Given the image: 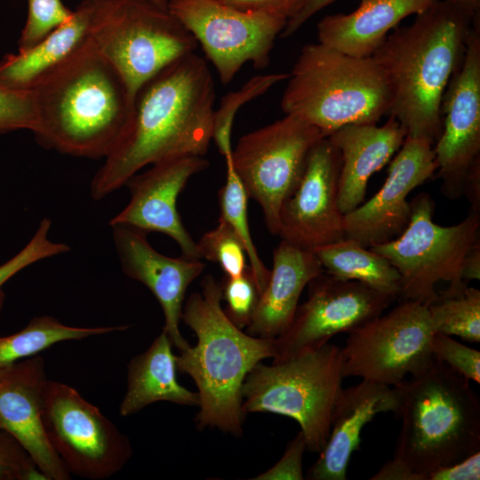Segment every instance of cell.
<instances>
[{
	"instance_id": "obj_1",
	"label": "cell",
	"mask_w": 480,
	"mask_h": 480,
	"mask_svg": "<svg viewBox=\"0 0 480 480\" xmlns=\"http://www.w3.org/2000/svg\"><path fill=\"white\" fill-rule=\"evenodd\" d=\"M215 84L195 52L169 64L136 92L126 129L91 181L100 200L147 165L187 156H204L212 140Z\"/></svg>"
},
{
	"instance_id": "obj_2",
	"label": "cell",
	"mask_w": 480,
	"mask_h": 480,
	"mask_svg": "<svg viewBox=\"0 0 480 480\" xmlns=\"http://www.w3.org/2000/svg\"><path fill=\"white\" fill-rule=\"evenodd\" d=\"M446 0H436L408 26L396 28L372 55L389 88L388 113L407 137L433 144L442 132V101L460 65L475 19Z\"/></svg>"
},
{
	"instance_id": "obj_3",
	"label": "cell",
	"mask_w": 480,
	"mask_h": 480,
	"mask_svg": "<svg viewBox=\"0 0 480 480\" xmlns=\"http://www.w3.org/2000/svg\"><path fill=\"white\" fill-rule=\"evenodd\" d=\"M32 91L38 142L79 157L106 158L123 136L133 104L121 75L91 38Z\"/></svg>"
},
{
	"instance_id": "obj_4",
	"label": "cell",
	"mask_w": 480,
	"mask_h": 480,
	"mask_svg": "<svg viewBox=\"0 0 480 480\" xmlns=\"http://www.w3.org/2000/svg\"><path fill=\"white\" fill-rule=\"evenodd\" d=\"M221 285L207 275L201 291L183 304L181 320L196 334V344L175 356L177 370L197 388L198 429L215 428L240 437L245 413L242 387L259 363L275 355V339L254 337L235 325L221 306Z\"/></svg>"
},
{
	"instance_id": "obj_5",
	"label": "cell",
	"mask_w": 480,
	"mask_h": 480,
	"mask_svg": "<svg viewBox=\"0 0 480 480\" xmlns=\"http://www.w3.org/2000/svg\"><path fill=\"white\" fill-rule=\"evenodd\" d=\"M469 381L434 359L393 386L402 420L393 459L417 480L480 451V400Z\"/></svg>"
},
{
	"instance_id": "obj_6",
	"label": "cell",
	"mask_w": 480,
	"mask_h": 480,
	"mask_svg": "<svg viewBox=\"0 0 480 480\" xmlns=\"http://www.w3.org/2000/svg\"><path fill=\"white\" fill-rule=\"evenodd\" d=\"M281 108L326 137L348 124H377L389 111L387 78L370 57L320 43L302 48L286 79Z\"/></svg>"
},
{
	"instance_id": "obj_7",
	"label": "cell",
	"mask_w": 480,
	"mask_h": 480,
	"mask_svg": "<svg viewBox=\"0 0 480 480\" xmlns=\"http://www.w3.org/2000/svg\"><path fill=\"white\" fill-rule=\"evenodd\" d=\"M341 361V348L327 342L283 362L257 364L242 387L244 412H272L293 419L307 450L320 452L342 389Z\"/></svg>"
},
{
	"instance_id": "obj_8",
	"label": "cell",
	"mask_w": 480,
	"mask_h": 480,
	"mask_svg": "<svg viewBox=\"0 0 480 480\" xmlns=\"http://www.w3.org/2000/svg\"><path fill=\"white\" fill-rule=\"evenodd\" d=\"M90 38L118 71L134 100L138 90L197 42L168 10L149 0H89Z\"/></svg>"
},
{
	"instance_id": "obj_9",
	"label": "cell",
	"mask_w": 480,
	"mask_h": 480,
	"mask_svg": "<svg viewBox=\"0 0 480 480\" xmlns=\"http://www.w3.org/2000/svg\"><path fill=\"white\" fill-rule=\"evenodd\" d=\"M410 204L411 219L404 231L370 249L398 271V299L428 306L437 298L435 286L439 281L450 283L442 292L449 295L468 286L461 273L468 252L480 239V212L470 209L460 223L443 227L433 221L435 202L428 193L418 194Z\"/></svg>"
},
{
	"instance_id": "obj_10",
	"label": "cell",
	"mask_w": 480,
	"mask_h": 480,
	"mask_svg": "<svg viewBox=\"0 0 480 480\" xmlns=\"http://www.w3.org/2000/svg\"><path fill=\"white\" fill-rule=\"evenodd\" d=\"M324 137L316 127L285 115L244 134L233 148V167L272 235L278 233L280 209L298 186L310 151Z\"/></svg>"
},
{
	"instance_id": "obj_11",
	"label": "cell",
	"mask_w": 480,
	"mask_h": 480,
	"mask_svg": "<svg viewBox=\"0 0 480 480\" xmlns=\"http://www.w3.org/2000/svg\"><path fill=\"white\" fill-rule=\"evenodd\" d=\"M434 334L428 306L401 300L388 314L348 332L341 348L342 376L395 386L419 375L434 362Z\"/></svg>"
},
{
	"instance_id": "obj_12",
	"label": "cell",
	"mask_w": 480,
	"mask_h": 480,
	"mask_svg": "<svg viewBox=\"0 0 480 480\" xmlns=\"http://www.w3.org/2000/svg\"><path fill=\"white\" fill-rule=\"evenodd\" d=\"M43 421L51 445L70 475L106 479L123 469L132 456L128 436L68 384L48 380Z\"/></svg>"
},
{
	"instance_id": "obj_13",
	"label": "cell",
	"mask_w": 480,
	"mask_h": 480,
	"mask_svg": "<svg viewBox=\"0 0 480 480\" xmlns=\"http://www.w3.org/2000/svg\"><path fill=\"white\" fill-rule=\"evenodd\" d=\"M167 8L201 45L225 85L247 62L256 69L268 65L275 41L287 22L219 0H170Z\"/></svg>"
},
{
	"instance_id": "obj_14",
	"label": "cell",
	"mask_w": 480,
	"mask_h": 480,
	"mask_svg": "<svg viewBox=\"0 0 480 480\" xmlns=\"http://www.w3.org/2000/svg\"><path fill=\"white\" fill-rule=\"evenodd\" d=\"M396 300L360 282L323 271L308 284V300L298 306L286 331L274 340L272 362L321 348L333 335L379 316Z\"/></svg>"
},
{
	"instance_id": "obj_15",
	"label": "cell",
	"mask_w": 480,
	"mask_h": 480,
	"mask_svg": "<svg viewBox=\"0 0 480 480\" xmlns=\"http://www.w3.org/2000/svg\"><path fill=\"white\" fill-rule=\"evenodd\" d=\"M442 132L435 142L436 176L449 199L462 196L466 176L480 161V22L468 35L463 60L452 75L442 101Z\"/></svg>"
},
{
	"instance_id": "obj_16",
	"label": "cell",
	"mask_w": 480,
	"mask_h": 480,
	"mask_svg": "<svg viewBox=\"0 0 480 480\" xmlns=\"http://www.w3.org/2000/svg\"><path fill=\"white\" fill-rule=\"evenodd\" d=\"M341 160L328 137L322 138L308 157L302 177L279 212L277 236L299 248L314 249L345 237L343 214L338 206Z\"/></svg>"
},
{
	"instance_id": "obj_17",
	"label": "cell",
	"mask_w": 480,
	"mask_h": 480,
	"mask_svg": "<svg viewBox=\"0 0 480 480\" xmlns=\"http://www.w3.org/2000/svg\"><path fill=\"white\" fill-rule=\"evenodd\" d=\"M433 143L406 137L392 159L380 189L366 203L344 214L345 237L370 248L400 236L411 219L408 195L432 178L437 164Z\"/></svg>"
},
{
	"instance_id": "obj_18",
	"label": "cell",
	"mask_w": 480,
	"mask_h": 480,
	"mask_svg": "<svg viewBox=\"0 0 480 480\" xmlns=\"http://www.w3.org/2000/svg\"><path fill=\"white\" fill-rule=\"evenodd\" d=\"M208 166L204 156H187L152 164L144 172L134 174L125 184L130 201L109 225L164 234L178 244L183 257L202 259L197 243L178 212L177 199L188 180Z\"/></svg>"
},
{
	"instance_id": "obj_19",
	"label": "cell",
	"mask_w": 480,
	"mask_h": 480,
	"mask_svg": "<svg viewBox=\"0 0 480 480\" xmlns=\"http://www.w3.org/2000/svg\"><path fill=\"white\" fill-rule=\"evenodd\" d=\"M48 379L39 355L0 368V430L11 435L48 480H69L70 473L47 437L43 421Z\"/></svg>"
},
{
	"instance_id": "obj_20",
	"label": "cell",
	"mask_w": 480,
	"mask_h": 480,
	"mask_svg": "<svg viewBox=\"0 0 480 480\" xmlns=\"http://www.w3.org/2000/svg\"><path fill=\"white\" fill-rule=\"evenodd\" d=\"M112 236L124 273L144 284L158 300L164 316V331L179 351L189 347L180 322L188 286L204 271L200 260L171 258L156 251L147 233L126 225H113Z\"/></svg>"
},
{
	"instance_id": "obj_21",
	"label": "cell",
	"mask_w": 480,
	"mask_h": 480,
	"mask_svg": "<svg viewBox=\"0 0 480 480\" xmlns=\"http://www.w3.org/2000/svg\"><path fill=\"white\" fill-rule=\"evenodd\" d=\"M398 404L396 391L385 384L363 380L342 388L332 411L326 444L306 478L346 480L350 457L359 448L364 427L379 413L396 414Z\"/></svg>"
},
{
	"instance_id": "obj_22",
	"label": "cell",
	"mask_w": 480,
	"mask_h": 480,
	"mask_svg": "<svg viewBox=\"0 0 480 480\" xmlns=\"http://www.w3.org/2000/svg\"><path fill=\"white\" fill-rule=\"evenodd\" d=\"M340 155L338 206L344 215L363 204L372 175L400 149L407 133L390 116L385 124H348L327 136Z\"/></svg>"
},
{
	"instance_id": "obj_23",
	"label": "cell",
	"mask_w": 480,
	"mask_h": 480,
	"mask_svg": "<svg viewBox=\"0 0 480 480\" xmlns=\"http://www.w3.org/2000/svg\"><path fill=\"white\" fill-rule=\"evenodd\" d=\"M323 271L313 251L282 240L274 250L268 282L260 295L247 333L264 339L283 334L293 319L302 291Z\"/></svg>"
},
{
	"instance_id": "obj_24",
	"label": "cell",
	"mask_w": 480,
	"mask_h": 480,
	"mask_svg": "<svg viewBox=\"0 0 480 480\" xmlns=\"http://www.w3.org/2000/svg\"><path fill=\"white\" fill-rule=\"evenodd\" d=\"M436 0H360L350 13L326 15L316 25L318 43L356 57H370L404 18Z\"/></svg>"
},
{
	"instance_id": "obj_25",
	"label": "cell",
	"mask_w": 480,
	"mask_h": 480,
	"mask_svg": "<svg viewBox=\"0 0 480 480\" xmlns=\"http://www.w3.org/2000/svg\"><path fill=\"white\" fill-rule=\"evenodd\" d=\"M172 343L163 330L150 346L131 359L127 366V388L119 406L123 417L135 414L151 404L164 401L199 406V396L177 380Z\"/></svg>"
},
{
	"instance_id": "obj_26",
	"label": "cell",
	"mask_w": 480,
	"mask_h": 480,
	"mask_svg": "<svg viewBox=\"0 0 480 480\" xmlns=\"http://www.w3.org/2000/svg\"><path fill=\"white\" fill-rule=\"evenodd\" d=\"M91 5L83 0L72 17L33 47L0 60V85L28 91L90 38Z\"/></svg>"
},
{
	"instance_id": "obj_27",
	"label": "cell",
	"mask_w": 480,
	"mask_h": 480,
	"mask_svg": "<svg viewBox=\"0 0 480 480\" xmlns=\"http://www.w3.org/2000/svg\"><path fill=\"white\" fill-rule=\"evenodd\" d=\"M326 273L399 298L400 275L382 255L344 237L313 250Z\"/></svg>"
},
{
	"instance_id": "obj_28",
	"label": "cell",
	"mask_w": 480,
	"mask_h": 480,
	"mask_svg": "<svg viewBox=\"0 0 480 480\" xmlns=\"http://www.w3.org/2000/svg\"><path fill=\"white\" fill-rule=\"evenodd\" d=\"M128 327H76L64 324L53 316H36L20 331L0 336V368L36 356L59 342L124 331Z\"/></svg>"
},
{
	"instance_id": "obj_29",
	"label": "cell",
	"mask_w": 480,
	"mask_h": 480,
	"mask_svg": "<svg viewBox=\"0 0 480 480\" xmlns=\"http://www.w3.org/2000/svg\"><path fill=\"white\" fill-rule=\"evenodd\" d=\"M435 333L455 335L468 342H480V291L467 286L456 294L440 292L428 305Z\"/></svg>"
},
{
	"instance_id": "obj_30",
	"label": "cell",
	"mask_w": 480,
	"mask_h": 480,
	"mask_svg": "<svg viewBox=\"0 0 480 480\" xmlns=\"http://www.w3.org/2000/svg\"><path fill=\"white\" fill-rule=\"evenodd\" d=\"M226 163V181L218 193L220 209V217L227 220L242 241L250 268L257 287L261 293L269 278L270 270L267 268L258 255L252 242L248 223L247 192L236 174L232 159Z\"/></svg>"
},
{
	"instance_id": "obj_31",
	"label": "cell",
	"mask_w": 480,
	"mask_h": 480,
	"mask_svg": "<svg viewBox=\"0 0 480 480\" xmlns=\"http://www.w3.org/2000/svg\"><path fill=\"white\" fill-rule=\"evenodd\" d=\"M288 73L259 75L249 79L241 88L230 92L214 111L212 140L225 160L232 158L231 133L237 111L245 103L266 93L276 84L288 78Z\"/></svg>"
},
{
	"instance_id": "obj_32",
	"label": "cell",
	"mask_w": 480,
	"mask_h": 480,
	"mask_svg": "<svg viewBox=\"0 0 480 480\" xmlns=\"http://www.w3.org/2000/svg\"><path fill=\"white\" fill-rule=\"evenodd\" d=\"M201 258L218 263L225 276H240L246 269V252L239 236L223 218L197 242Z\"/></svg>"
},
{
	"instance_id": "obj_33",
	"label": "cell",
	"mask_w": 480,
	"mask_h": 480,
	"mask_svg": "<svg viewBox=\"0 0 480 480\" xmlns=\"http://www.w3.org/2000/svg\"><path fill=\"white\" fill-rule=\"evenodd\" d=\"M51 226V220L44 218L27 244L14 256L0 265V316L4 303L3 286L7 281L37 261L69 251L68 244L54 242L50 238Z\"/></svg>"
},
{
	"instance_id": "obj_34",
	"label": "cell",
	"mask_w": 480,
	"mask_h": 480,
	"mask_svg": "<svg viewBox=\"0 0 480 480\" xmlns=\"http://www.w3.org/2000/svg\"><path fill=\"white\" fill-rule=\"evenodd\" d=\"M73 12L61 0H28V16L18 41L19 51L33 47L66 23Z\"/></svg>"
},
{
	"instance_id": "obj_35",
	"label": "cell",
	"mask_w": 480,
	"mask_h": 480,
	"mask_svg": "<svg viewBox=\"0 0 480 480\" xmlns=\"http://www.w3.org/2000/svg\"><path fill=\"white\" fill-rule=\"evenodd\" d=\"M220 285L222 300L226 301V315L238 328L247 327L260 295L250 266L240 276H224Z\"/></svg>"
},
{
	"instance_id": "obj_36",
	"label": "cell",
	"mask_w": 480,
	"mask_h": 480,
	"mask_svg": "<svg viewBox=\"0 0 480 480\" xmlns=\"http://www.w3.org/2000/svg\"><path fill=\"white\" fill-rule=\"evenodd\" d=\"M37 110L32 90L19 91L0 85V134L37 128Z\"/></svg>"
},
{
	"instance_id": "obj_37",
	"label": "cell",
	"mask_w": 480,
	"mask_h": 480,
	"mask_svg": "<svg viewBox=\"0 0 480 480\" xmlns=\"http://www.w3.org/2000/svg\"><path fill=\"white\" fill-rule=\"evenodd\" d=\"M434 359L445 364L468 380L480 383V352L451 336L435 333L431 340Z\"/></svg>"
},
{
	"instance_id": "obj_38",
	"label": "cell",
	"mask_w": 480,
	"mask_h": 480,
	"mask_svg": "<svg viewBox=\"0 0 480 480\" xmlns=\"http://www.w3.org/2000/svg\"><path fill=\"white\" fill-rule=\"evenodd\" d=\"M45 479L26 450L0 430V480Z\"/></svg>"
},
{
	"instance_id": "obj_39",
	"label": "cell",
	"mask_w": 480,
	"mask_h": 480,
	"mask_svg": "<svg viewBox=\"0 0 480 480\" xmlns=\"http://www.w3.org/2000/svg\"><path fill=\"white\" fill-rule=\"evenodd\" d=\"M307 450L305 437L302 432L289 442L281 459L270 468L252 477L253 480H302V458Z\"/></svg>"
},
{
	"instance_id": "obj_40",
	"label": "cell",
	"mask_w": 480,
	"mask_h": 480,
	"mask_svg": "<svg viewBox=\"0 0 480 480\" xmlns=\"http://www.w3.org/2000/svg\"><path fill=\"white\" fill-rule=\"evenodd\" d=\"M244 12H262L291 19L302 6L305 0H219Z\"/></svg>"
},
{
	"instance_id": "obj_41",
	"label": "cell",
	"mask_w": 480,
	"mask_h": 480,
	"mask_svg": "<svg viewBox=\"0 0 480 480\" xmlns=\"http://www.w3.org/2000/svg\"><path fill=\"white\" fill-rule=\"evenodd\" d=\"M480 451L452 465L430 472L427 480H478Z\"/></svg>"
},
{
	"instance_id": "obj_42",
	"label": "cell",
	"mask_w": 480,
	"mask_h": 480,
	"mask_svg": "<svg viewBox=\"0 0 480 480\" xmlns=\"http://www.w3.org/2000/svg\"><path fill=\"white\" fill-rule=\"evenodd\" d=\"M336 0H305L300 9L287 20L279 37L286 38L296 33L306 21Z\"/></svg>"
},
{
	"instance_id": "obj_43",
	"label": "cell",
	"mask_w": 480,
	"mask_h": 480,
	"mask_svg": "<svg viewBox=\"0 0 480 480\" xmlns=\"http://www.w3.org/2000/svg\"><path fill=\"white\" fill-rule=\"evenodd\" d=\"M462 195L470 204V209L480 212V161L469 170L464 180Z\"/></svg>"
},
{
	"instance_id": "obj_44",
	"label": "cell",
	"mask_w": 480,
	"mask_h": 480,
	"mask_svg": "<svg viewBox=\"0 0 480 480\" xmlns=\"http://www.w3.org/2000/svg\"><path fill=\"white\" fill-rule=\"evenodd\" d=\"M372 480H417L416 476L405 466L392 459L371 477Z\"/></svg>"
},
{
	"instance_id": "obj_45",
	"label": "cell",
	"mask_w": 480,
	"mask_h": 480,
	"mask_svg": "<svg viewBox=\"0 0 480 480\" xmlns=\"http://www.w3.org/2000/svg\"><path fill=\"white\" fill-rule=\"evenodd\" d=\"M461 276L466 283L480 279V239L468 252L464 260Z\"/></svg>"
},
{
	"instance_id": "obj_46",
	"label": "cell",
	"mask_w": 480,
	"mask_h": 480,
	"mask_svg": "<svg viewBox=\"0 0 480 480\" xmlns=\"http://www.w3.org/2000/svg\"><path fill=\"white\" fill-rule=\"evenodd\" d=\"M460 8L473 13L477 14L480 12V0H446Z\"/></svg>"
},
{
	"instance_id": "obj_47",
	"label": "cell",
	"mask_w": 480,
	"mask_h": 480,
	"mask_svg": "<svg viewBox=\"0 0 480 480\" xmlns=\"http://www.w3.org/2000/svg\"><path fill=\"white\" fill-rule=\"evenodd\" d=\"M149 1H152L153 3H155V4H158V5L167 7L168 3H169L170 0H149Z\"/></svg>"
}]
</instances>
